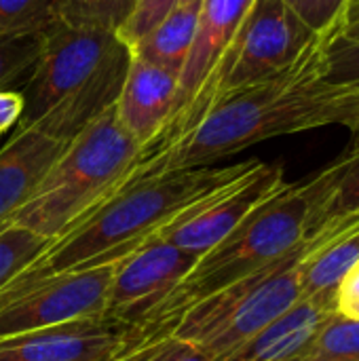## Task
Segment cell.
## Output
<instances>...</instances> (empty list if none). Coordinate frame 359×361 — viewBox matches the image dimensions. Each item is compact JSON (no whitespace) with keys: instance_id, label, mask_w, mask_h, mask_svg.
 Wrapping results in <instances>:
<instances>
[{"instance_id":"obj_30","label":"cell","mask_w":359,"mask_h":361,"mask_svg":"<svg viewBox=\"0 0 359 361\" xmlns=\"http://www.w3.org/2000/svg\"><path fill=\"white\" fill-rule=\"evenodd\" d=\"M23 106L21 91H0V137L21 121Z\"/></svg>"},{"instance_id":"obj_12","label":"cell","mask_w":359,"mask_h":361,"mask_svg":"<svg viewBox=\"0 0 359 361\" xmlns=\"http://www.w3.org/2000/svg\"><path fill=\"white\" fill-rule=\"evenodd\" d=\"M140 343L138 328L104 313L0 338V361H112Z\"/></svg>"},{"instance_id":"obj_8","label":"cell","mask_w":359,"mask_h":361,"mask_svg":"<svg viewBox=\"0 0 359 361\" xmlns=\"http://www.w3.org/2000/svg\"><path fill=\"white\" fill-rule=\"evenodd\" d=\"M315 34L286 0H254L224 57L216 99L281 72L305 51Z\"/></svg>"},{"instance_id":"obj_6","label":"cell","mask_w":359,"mask_h":361,"mask_svg":"<svg viewBox=\"0 0 359 361\" xmlns=\"http://www.w3.org/2000/svg\"><path fill=\"white\" fill-rule=\"evenodd\" d=\"M254 0H201L193 49L180 74L176 104L159 142L144 154H157L184 137L212 108L218 95L224 57Z\"/></svg>"},{"instance_id":"obj_17","label":"cell","mask_w":359,"mask_h":361,"mask_svg":"<svg viewBox=\"0 0 359 361\" xmlns=\"http://www.w3.org/2000/svg\"><path fill=\"white\" fill-rule=\"evenodd\" d=\"M336 311L300 298L290 311L216 361H292Z\"/></svg>"},{"instance_id":"obj_11","label":"cell","mask_w":359,"mask_h":361,"mask_svg":"<svg viewBox=\"0 0 359 361\" xmlns=\"http://www.w3.org/2000/svg\"><path fill=\"white\" fill-rule=\"evenodd\" d=\"M197 262V254L167 243L157 235L116 262L106 315L138 328L182 283Z\"/></svg>"},{"instance_id":"obj_28","label":"cell","mask_w":359,"mask_h":361,"mask_svg":"<svg viewBox=\"0 0 359 361\" xmlns=\"http://www.w3.org/2000/svg\"><path fill=\"white\" fill-rule=\"evenodd\" d=\"M359 80V40L358 42H345L334 40L328 47V68L324 82L326 85H347Z\"/></svg>"},{"instance_id":"obj_16","label":"cell","mask_w":359,"mask_h":361,"mask_svg":"<svg viewBox=\"0 0 359 361\" xmlns=\"http://www.w3.org/2000/svg\"><path fill=\"white\" fill-rule=\"evenodd\" d=\"M298 264L300 298L339 311V288L359 262V222L353 226L324 228Z\"/></svg>"},{"instance_id":"obj_27","label":"cell","mask_w":359,"mask_h":361,"mask_svg":"<svg viewBox=\"0 0 359 361\" xmlns=\"http://www.w3.org/2000/svg\"><path fill=\"white\" fill-rule=\"evenodd\" d=\"M176 2L178 0H138L129 19L116 30V36L127 47L135 44L152 25H157L176 6Z\"/></svg>"},{"instance_id":"obj_3","label":"cell","mask_w":359,"mask_h":361,"mask_svg":"<svg viewBox=\"0 0 359 361\" xmlns=\"http://www.w3.org/2000/svg\"><path fill=\"white\" fill-rule=\"evenodd\" d=\"M322 184L324 169L300 182H286L281 190L258 205L222 243L201 256L182 283L144 317L138 326L142 343L169 336L188 307L258 273L309 239L311 212Z\"/></svg>"},{"instance_id":"obj_31","label":"cell","mask_w":359,"mask_h":361,"mask_svg":"<svg viewBox=\"0 0 359 361\" xmlns=\"http://www.w3.org/2000/svg\"><path fill=\"white\" fill-rule=\"evenodd\" d=\"M336 40H345V42L359 40V0H347L336 21Z\"/></svg>"},{"instance_id":"obj_34","label":"cell","mask_w":359,"mask_h":361,"mask_svg":"<svg viewBox=\"0 0 359 361\" xmlns=\"http://www.w3.org/2000/svg\"><path fill=\"white\" fill-rule=\"evenodd\" d=\"M178 2H188V0H178ZM178 2H176V4H178Z\"/></svg>"},{"instance_id":"obj_33","label":"cell","mask_w":359,"mask_h":361,"mask_svg":"<svg viewBox=\"0 0 359 361\" xmlns=\"http://www.w3.org/2000/svg\"><path fill=\"white\" fill-rule=\"evenodd\" d=\"M341 313H345V315H349V317H355V319H359V302H355L353 307H349L347 311H341Z\"/></svg>"},{"instance_id":"obj_23","label":"cell","mask_w":359,"mask_h":361,"mask_svg":"<svg viewBox=\"0 0 359 361\" xmlns=\"http://www.w3.org/2000/svg\"><path fill=\"white\" fill-rule=\"evenodd\" d=\"M51 243L53 239L21 226L6 224L0 231V290H4L19 273H23Z\"/></svg>"},{"instance_id":"obj_18","label":"cell","mask_w":359,"mask_h":361,"mask_svg":"<svg viewBox=\"0 0 359 361\" xmlns=\"http://www.w3.org/2000/svg\"><path fill=\"white\" fill-rule=\"evenodd\" d=\"M199 13L201 0L178 2L157 25L129 47L131 55L180 76L197 36Z\"/></svg>"},{"instance_id":"obj_1","label":"cell","mask_w":359,"mask_h":361,"mask_svg":"<svg viewBox=\"0 0 359 361\" xmlns=\"http://www.w3.org/2000/svg\"><path fill=\"white\" fill-rule=\"evenodd\" d=\"M334 36L336 23L317 32L281 72L220 95L184 137L144 157L135 173L209 167L258 142L326 127L324 106L330 85L324 82V76Z\"/></svg>"},{"instance_id":"obj_15","label":"cell","mask_w":359,"mask_h":361,"mask_svg":"<svg viewBox=\"0 0 359 361\" xmlns=\"http://www.w3.org/2000/svg\"><path fill=\"white\" fill-rule=\"evenodd\" d=\"M129 61L131 51L127 44H123L87 82H83L28 127H36L53 137L70 142L85 125L116 104L129 70Z\"/></svg>"},{"instance_id":"obj_9","label":"cell","mask_w":359,"mask_h":361,"mask_svg":"<svg viewBox=\"0 0 359 361\" xmlns=\"http://www.w3.org/2000/svg\"><path fill=\"white\" fill-rule=\"evenodd\" d=\"M116 262L57 273L0 300V338L106 313Z\"/></svg>"},{"instance_id":"obj_22","label":"cell","mask_w":359,"mask_h":361,"mask_svg":"<svg viewBox=\"0 0 359 361\" xmlns=\"http://www.w3.org/2000/svg\"><path fill=\"white\" fill-rule=\"evenodd\" d=\"M44 34L0 36V91H19L36 70L44 49Z\"/></svg>"},{"instance_id":"obj_13","label":"cell","mask_w":359,"mask_h":361,"mask_svg":"<svg viewBox=\"0 0 359 361\" xmlns=\"http://www.w3.org/2000/svg\"><path fill=\"white\" fill-rule=\"evenodd\" d=\"M178 85V74L131 55L114 108L118 123L144 152H148L165 131L176 104Z\"/></svg>"},{"instance_id":"obj_4","label":"cell","mask_w":359,"mask_h":361,"mask_svg":"<svg viewBox=\"0 0 359 361\" xmlns=\"http://www.w3.org/2000/svg\"><path fill=\"white\" fill-rule=\"evenodd\" d=\"M144 154L118 123L116 108L110 106L68 142L8 224L59 239L121 190L135 176Z\"/></svg>"},{"instance_id":"obj_2","label":"cell","mask_w":359,"mask_h":361,"mask_svg":"<svg viewBox=\"0 0 359 361\" xmlns=\"http://www.w3.org/2000/svg\"><path fill=\"white\" fill-rule=\"evenodd\" d=\"M254 165L256 161H245L229 167L135 173L121 190L55 239L23 273L0 290V300L57 273L123 260L154 239L180 212L241 178Z\"/></svg>"},{"instance_id":"obj_5","label":"cell","mask_w":359,"mask_h":361,"mask_svg":"<svg viewBox=\"0 0 359 361\" xmlns=\"http://www.w3.org/2000/svg\"><path fill=\"white\" fill-rule=\"evenodd\" d=\"M313 243L315 237H309L273 264L195 302L178 317L171 336L209 361L224 357L300 300L298 264Z\"/></svg>"},{"instance_id":"obj_25","label":"cell","mask_w":359,"mask_h":361,"mask_svg":"<svg viewBox=\"0 0 359 361\" xmlns=\"http://www.w3.org/2000/svg\"><path fill=\"white\" fill-rule=\"evenodd\" d=\"M112 361H209L197 347L176 336H163L131 347Z\"/></svg>"},{"instance_id":"obj_20","label":"cell","mask_w":359,"mask_h":361,"mask_svg":"<svg viewBox=\"0 0 359 361\" xmlns=\"http://www.w3.org/2000/svg\"><path fill=\"white\" fill-rule=\"evenodd\" d=\"M292 361H359V319L332 313Z\"/></svg>"},{"instance_id":"obj_7","label":"cell","mask_w":359,"mask_h":361,"mask_svg":"<svg viewBox=\"0 0 359 361\" xmlns=\"http://www.w3.org/2000/svg\"><path fill=\"white\" fill-rule=\"evenodd\" d=\"M123 47L114 30L61 21L44 36V49L30 82L23 87L19 127L36 123L57 102L87 82Z\"/></svg>"},{"instance_id":"obj_14","label":"cell","mask_w":359,"mask_h":361,"mask_svg":"<svg viewBox=\"0 0 359 361\" xmlns=\"http://www.w3.org/2000/svg\"><path fill=\"white\" fill-rule=\"evenodd\" d=\"M68 146L36 127H19L0 148V231L32 197L34 188Z\"/></svg>"},{"instance_id":"obj_26","label":"cell","mask_w":359,"mask_h":361,"mask_svg":"<svg viewBox=\"0 0 359 361\" xmlns=\"http://www.w3.org/2000/svg\"><path fill=\"white\" fill-rule=\"evenodd\" d=\"M326 125H343L359 142V80L347 85H330V93L324 106Z\"/></svg>"},{"instance_id":"obj_32","label":"cell","mask_w":359,"mask_h":361,"mask_svg":"<svg viewBox=\"0 0 359 361\" xmlns=\"http://www.w3.org/2000/svg\"><path fill=\"white\" fill-rule=\"evenodd\" d=\"M359 302V262L349 271L339 288V311H347Z\"/></svg>"},{"instance_id":"obj_29","label":"cell","mask_w":359,"mask_h":361,"mask_svg":"<svg viewBox=\"0 0 359 361\" xmlns=\"http://www.w3.org/2000/svg\"><path fill=\"white\" fill-rule=\"evenodd\" d=\"M286 4L313 32H324L339 21L347 0H286Z\"/></svg>"},{"instance_id":"obj_21","label":"cell","mask_w":359,"mask_h":361,"mask_svg":"<svg viewBox=\"0 0 359 361\" xmlns=\"http://www.w3.org/2000/svg\"><path fill=\"white\" fill-rule=\"evenodd\" d=\"M68 0H0V36L44 34L66 21Z\"/></svg>"},{"instance_id":"obj_10","label":"cell","mask_w":359,"mask_h":361,"mask_svg":"<svg viewBox=\"0 0 359 361\" xmlns=\"http://www.w3.org/2000/svg\"><path fill=\"white\" fill-rule=\"evenodd\" d=\"M286 186L284 167L256 161L241 178L180 212L159 237L199 258L222 243L258 205Z\"/></svg>"},{"instance_id":"obj_19","label":"cell","mask_w":359,"mask_h":361,"mask_svg":"<svg viewBox=\"0 0 359 361\" xmlns=\"http://www.w3.org/2000/svg\"><path fill=\"white\" fill-rule=\"evenodd\" d=\"M359 222V142L324 167V184L315 199L309 237L336 224Z\"/></svg>"},{"instance_id":"obj_24","label":"cell","mask_w":359,"mask_h":361,"mask_svg":"<svg viewBox=\"0 0 359 361\" xmlns=\"http://www.w3.org/2000/svg\"><path fill=\"white\" fill-rule=\"evenodd\" d=\"M138 0H68L66 21L93 23L118 30L133 13Z\"/></svg>"}]
</instances>
